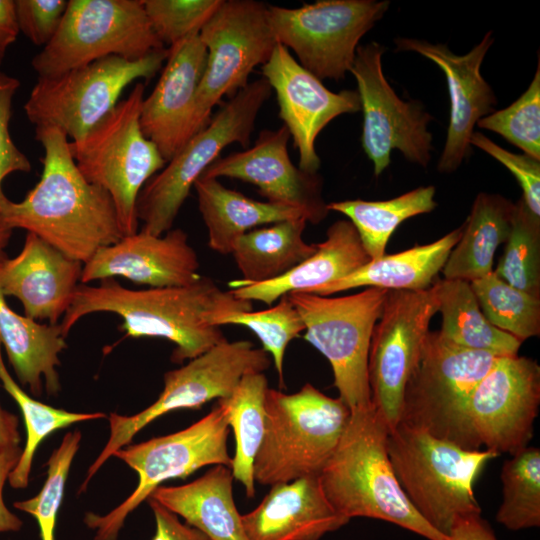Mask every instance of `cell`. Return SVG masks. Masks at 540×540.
<instances>
[{"label": "cell", "instance_id": "cell-41", "mask_svg": "<svg viewBox=\"0 0 540 540\" xmlns=\"http://www.w3.org/2000/svg\"><path fill=\"white\" fill-rule=\"evenodd\" d=\"M81 432H67L47 461V478L39 493L14 502V508L35 518L41 540H55L57 516L64 497L65 484L79 449Z\"/></svg>", "mask_w": 540, "mask_h": 540}, {"label": "cell", "instance_id": "cell-36", "mask_svg": "<svg viewBox=\"0 0 540 540\" xmlns=\"http://www.w3.org/2000/svg\"><path fill=\"white\" fill-rule=\"evenodd\" d=\"M0 382L21 410L26 441L15 467L8 475V483L14 489H24L29 483L34 455L40 443L55 431L75 423L106 418L102 412L77 413L58 409L32 398L10 375L2 357L0 343Z\"/></svg>", "mask_w": 540, "mask_h": 540}, {"label": "cell", "instance_id": "cell-8", "mask_svg": "<svg viewBox=\"0 0 540 540\" xmlns=\"http://www.w3.org/2000/svg\"><path fill=\"white\" fill-rule=\"evenodd\" d=\"M498 358L458 347L438 331H428L405 386L398 424L464 449L480 450L470 436L465 408L472 390Z\"/></svg>", "mask_w": 540, "mask_h": 540}, {"label": "cell", "instance_id": "cell-37", "mask_svg": "<svg viewBox=\"0 0 540 540\" xmlns=\"http://www.w3.org/2000/svg\"><path fill=\"white\" fill-rule=\"evenodd\" d=\"M502 502L496 521L512 531L540 526V449L525 447L501 471Z\"/></svg>", "mask_w": 540, "mask_h": 540}, {"label": "cell", "instance_id": "cell-47", "mask_svg": "<svg viewBox=\"0 0 540 540\" xmlns=\"http://www.w3.org/2000/svg\"><path fill=\"white\" fill-rule=\"evenodd\" d=\"M147 500L155 519V533L151 540H210L198 529L182 523L175 513L155 500Z\"/></svg>", "mask_w": 540, "mask_h": 540}, {"label": "cell", "instance_id": "cell-29", "mask_svg": "<svg viewBox=\"0 0 540 540\" xmlns=\"http://www.w3.org/2000/svg\"><path fill=\"white\" fill-rule=\"evenodd\" d=\"M462 232L463 224L432 243L371 259L348 276L306 293L329 296L358 287L426 290L435 282Z\"/></svg>", "mask_w": 540, "mask_h": 540}, {"label": "cell", "instance_id": "cell-42", "mask_svg": "<svg viewBox=\"0 0 540 540\" xmlns=\"http://www.w3.org/2000/svg\"><path fill=\"white\" fill-rule=\"evenodd\" d=\"M479 128L495 132L540 161V61L526 91L508 107L481 118Z\"/></svg>", "mask_w": 540, "mask_h": 540}, {"label": "cell", "instance_id": "cell-12", "mask_svg": "<svg viewBox=\"0 0 540 540\" xmlns=\"http://www.w3.org/2000/svg\"><path fill=\"white\" fill-rule=\"evenodd\" d=\"M163 49L143 0H69L55 35L31 65L42 78L108 56L137 60Z\"/></svg>", "mask_w": 540, "mask_h": 540}, {"label": "cell", "instance_id": "cell-20", "mask_svg": "<svg viewBox=\"0 0 540 540\" xmlns=\"http://www.w3.org/2000/svg\"><path fill=\"white\" fill-rule=\"evenodd\" d=\"M289 139L284 125L276 130L264 129L251 148L217 158L201 176L253 184L267 202L298 208L305 213L307 222L318 224L330 212L322 197V178L292 163Z\"/></svg>", "mask_w": 540, "mask_h": 540}, {"label": "cell", "instance_id": "cell-21", "mask_svg": "<svg viewBox=\"0 0 540 540\" xmlns=\"http://www.w3.org/2000/svg\"><path fill=\"white\" fill-rule=\"evenodd\" d=\"M493 41L489 31L468 53L457 55L441 43L406 37L394 40L397 51L416 52L434 62L445 75L450 116L446 142L437 164L440 173L454 172L470 156L474 126L495 111L497 97L480 72Z\"/></svg>", "mask_w": 540, "mask_h": 540}, {"label": "cell", "instance_id": "cell-9", "mask_svg": "<svg viewBox=\"0 0 540 540\" xmlns=\"http://www.w3.org/2000/svg\"><path fill=\"white\" fill-rule=\"evenodd\" d=\"M387 293L384 288L367 287L339 297L287 294L305 325L304 339L329 361L339 398L350 410L372 404L368 356Z\"/></svg>", "mask_w": 540, "mask_h": 540}, {"label": "cell", "instance_id": "cell-35", "mask_svg": "<svg viewBox=\"0 0 540 540\" xmlns=\"http://www.w3.org/2000/svg\"><path fill=\"white\" fill-rule=\"evenodd\" d=\"M434 196V186H421L389 200H346L331 202L327 208L348 218L369 257L377 259L385 255L387 243L401 223L436 208Z\"/></svg>", "mask_w": 540, "mask_h": 540}, {"label": "cell", "instance_id": "cell-2", "mask_svg": "<svg viewBox=\"0 0 540 540\" xmlns=\"http://www.w3.org/2000/svg\"><path fill=\"white\" fill-rule=\"evenodd\" d=\"M252 310V302L224 291L209 277L177 287L133 290L114 278L98 285L80 283L59 323L64 337L84 316L109 312L122 320L126 336L159 337L175 344L171 361L177 364L205 353L225 340L220 327L209 321L213 312Z\"/></svg>", "mask_w": 540, "mask_h": 540}, {"label": "cell", "instance_id": "cell-18", "mask_svg": "<svg viewBox=\"0 0 540 540\" xmlns=\"http://www.w3.org/2000/svg\"><path fill=\"white\" fill-rule=\"evenodd\" d=\"M539 405L537 361L519 355L499 357L466 404V423L476 448L514 455L527 447Z\"/></svg>", "mask_w": 540, "mask_h": 540}, {"label": "cell", "instance_id": "cell-24", "mask_svg": "<svg viewBox=\"0 0 540 540\" xmlns=\"http://www.w3.org/2000/svg\"><path fill=\"white\" fill-rule=\"evenodd\" d=\"M83 263L27 232L20 253L0 262V291L23 305L26 317L58 324L79 285Z\"/></svg>", "mask_w": 540, "mask_h": 540}, {"label": "cell", "instance_id": "cell-38", "mask_svg": "<svg viewBox=\"0 0 540 540\" xmlns=\"http://www.w3.org/2000/svg\"><path fill=\"white\" fill-rule=\"evenodd\" d=\"M481 311L496 328L520 341L540 334V299L502 280L494 271L470 282Z\"/></svg>", "mask_w": 540, "mask_h": 540}, {"label": "cell", "instance_id": "cell-40", "mask_svg": "<svg viewBox=\"0 0 540 540\" xmlns=\"http://www.w3.org/2000/svg\"><path fill=\"white\" fill-rule=\"evenodd\" d=\"M493 271L509 285L540 299V217L522 197L515 203L504 252Z\"/></svg>", "mask_w": 540, "mask_h": 540}, {"label": "cell", "instance_id": "cell-5", "mask_svg": "<svg viewBox=\"0 0 540 540\" xmlns=\"http://www.w3.org/2000/svg\"><path fill=\"white\" fill-rule=\"evenodd\" d=\"M350 417L340 398L310 383L293 394L269 388L265 429L254 460V480L262 485L319 476L335 451Z\"/></svg>", "mask_w": 540, "mask_h": 540}, {"label": "cell", "instance_id": "cell-13", "mask_svg": "<svg viewBox=\"0 0 540 540\" xmlns=\"http://www.w3.org/2000/svg\"><path fill=\"white\" fill-rule=\"evenodd\" d=\"M166 57L167 48L137 60L108 56L38 78L24 104L26 117L35 128L55 127L78 140L117 105L127 86L153 78Z\"/></svg>", "mask_w": 540, "mask_h": 540}, {"label": "cell", "instance_id": "cell-44", "mask_svg": "<svg viewBox=\"0 0 540 540\" xmlns=\"http://www.w3.org/2000/svg\"><path fill=\"white\" fill-rule=\"evenodd\" d=\"M470 145L489 154L514 175L526 206L540 217V161L526 154L510 152L480 132H473Z\"/></svg>", "mask_w": 540, "mask_h": 540}, {"label": "cell", "instance_id": "cell-45", "mask_svg": "<svg viewBox=\"0 0 540 540\" xmlns=\"http://www.w3.org/2000/svg\"><path fill=\"white\" fill-rule=\"evenodd\" d=\"M67 5L66 0H16L19 31L34 45L46 46L55 35Z\"/></svg>", "mask_w": 540, "mask_h": 540}, {"label": "cell", "instance_id": "cell-16", "mask_svg": "<svg viewBox=\"0 0 540 540\" xmlns=\"http://www.w3.org/2000/svg\"><path fill=\"white\" fill-rule=\"evenodd\" d=\"M384 52L385 47L377 42L359 45L349 71L356 79L363 112L361 144L375 176L389 166L393 150L424 168L432 150L427 127L433 117L421 102L398 97L383 73Z\"/></svg>", "mask_w": 540, "mask_h": 540}, {"label": "cell", "instance_id": "cell-53", "mask_svg": "<svg viewBox=\"0 0 540 540\" xmlns=\"http://www.w3.org/2000/svg\"><path fill=\"white\" fill-rule=\"evenodd\" d=\"M6 49L2 48L0 46V65L2 64L4 57H5Z\"/></svg>", "mask_w": 540, "mask_h": 540}, {"label": "cell", "instance_id": "cell-6", "mask_svg": "<svg viewBox=\"0 0 540 540\" xmlns=\"http://www.w3.org/2000/svg\"><path fill=\"white\" fill-rule=\"evenodd\" d=\"M144 92L145 85L137 82L128 96L82 138L69 141L83 177L110 195L124 236L137 232L138 196L167 163L140 127Z\"/></svg>", "mask_w": 540, "mask_h": 540}, {"label": "cell", "instance_id": "cell-46", "mask_svg": "<svg viewBox=\"0 0 540 540\" xmlns=\"http://www.w3.org/2000/svg\"><path fill=\"white\" fill-rule=\"evenodd\" d=\"M19 86L17 78L0 71V203L6 198L2 191L3 180L15 172L31 171L30 160L15 145L9 131L13 98Z\"/></svg>", "mask_w": 540, "mask_h": 540}, {"label": "cell", "instance_id": "cell-39", "mask_svg": "<svg viewBox=\"0 0 540 540\" xmlns=\"http://www.w3.org/2000/svg\"><path fill=\"white\" fill-rule=\"evenodd\" d=\"M276 305L260 311L227 310L213 312L209 321L214 326L241 325L249 328L260 339L263 350L271 355L281 388H285L283 367L289 343L305 331L303 320L287 295Z\"/></svg>", "mask_w": 540, "mask_h": 540}, {"label": "cell", "instance_id": "cell-25", "mask_svg": "<svg viewBox=\"0 0 540 540\" xmlns=\"http://www.w3.org/2000/svg\"><path fill=\"white\" fill-rule=\"evenodd\" d=\"M270 487L260 504L242 515L248 540H319L350 521L329 502L319 476Z\"/></svg>", "mask_w": 540, "mask_h": 540}, {"label": "cell", "instance_id": "cell-10", "mask_svg": "<svg viewBox=\"0 0 540 540\" xmlns=\"http://www.w3.org/2000/svg\"><path fill=\"white\" fill-rule=\"evenodd\" d=\"M228 435L226 411L216 402L207 415L185 429L116 451L113 456L137 473L138 483L132 493L107 514H85L83 521L95 531L94 540H117L128 515L163 482L185 479L208 465L231 469Z\"/></svg>", "mask_w": 540, "mask_h": 540}, {"label": "cell", "instance_id": "cell-1", "mask_svg": "<svg viewBox=\"0 0 540 540\" xmlns=\"http://www.w3.org/2000/svg\"><path fill=\"white\" fill-rule=\"evenodd\" d=\"M35 134L44 150L40 180L22 201L0 203V226L33 233L84 264L124 237L113 201L83 177L61 130L36 127Z\"/></svg>", "mask_w": 540, "mask_h": 540}, {"label": "cell", "instance_id": "cell-30", "mask_svg": "<svg viewBox=\"0 0 540 540\" xmlns=\"http://www.w3.org/2000/svg\"><path fill=\"white\" fill-rule=\"evenodd\" d=\"M193 188L208 230L209 247L222 255L231 254L235 242L258 226L297 218L307 221L298 208L251 199L218 179L200 176Z\"/></svg>", "mask_w": 540, "mask_h": 540}, {"label": "cell", "instance_id": "cell-19", "mask_svg": "<svg viewBox=\"0 0 540 540\" xmlns=\"http://www.w3.org/2000/svg\"><path fill=\"white\" fill-rule=\"evenodd\" d=\"M261 73L276 94L279 117L299 153L298 167L318 173L321 160L315 149L316 138L333 119L361 110L358 92L327 89L280 43L261 66Z\"/></svg>", "mask_w": 540, "mask_h": 540}, {"label": "cell", "instance_id": "cell-33", "mask_svg": "<svg viewBox=\"0 0 540 540\" xmlns=\"http://www.w3.org/2000/svg\"><path fill=\"white\" fill-rule=\"evenodd\" d=\"M442 326L438 331L447 342L461 348L491 353L498 357L517 356L522 341L496 328L484 316L470 282L435 281Z\"/></svg>", "mask_w": 540, "mask_h": 540}, {"label": "cell", "instance_id": "cell-23", "mask_svg": "<svg viewBox=\"0 0 540 540\" xmlns=\"http://www.w3.org/2000/svg\"><path fill=\"white\" fill-rule=\"evenodd\" d=\"M200 262L180 228L155 236L142 231L99 249L83 264L80 283L122 277L151 288L196 282Z\"/></svg>", "mask_w": 540, "mask_h": 540}, {"label": "cell", "instance_id": "cell-15", "mask_svg": "<svg viewBox=\"0 0 540 540\" xmlns=\"http://www.w3.org/2000/svg\"><path fill=\"white\" fill-rule=\"evenodd\" d=\"M199 35L207 51L196 99L200 132L209 124L213 107L247 86L249 75L268 61L277 41L268 5L256 0H222Z\"/></svg>", "mask_w": 540, "mask_h": 540}, {"label": "cell", "instance_id": "cell-52", "mask_svg": "<svg viewBox=\"0 0 540 540\" xmlns=\"http://www.w3.org/2000/svg\"><path fill=\"white\" fill-rule=\"evenodd\" d=\"M12 230L6 227L0 226V262L7 258L5 248L11 238Z\"/></svg>", "mask_w": 540, "mask_h": 540}, {"label": "cell", "instance_id": "cell-3", "mask_svg": "<svg viewBox=\"0 0 540 540\" xmlns=\"http://www.w3.org/2000/svg\"><path fill=\"white\" fill-rule=\"evenodd\" d=\"M388 432L372 404L350 410L339 443L319 474L325 496L349 520L378 519L428 540H449L420 516L401 489L387 452Z\"/></svg>", "mask_w": 540, "mask_h": 540}, {"label": "cell", "instance_id": "cell-26", "mask_svg": "<svg viewBox=\"0 0 540 540\" xmlns=\"http://www.w3.org/2000/svg\"><path fill=\"white\" fill-rule=\"evenodd\" d=\"M316 251L286 274L267 282L236 285L232 293L239 299L259 301L268 306L291 292H309L353 273L371 258L354 225L346 219L334 222Z\"/></svg>", "mask_w": 540, "mask_h": 540}, {"label": "cell", "instance_id": "cell-27", "mask_svg": "<svg viewBox=\"0 0 540 540\" xmlns=\"http://www.w3.org/2000/svg\"><path fill=\"white\" fill-rule=\"evenodd\" d=\"M233 474L216 465L180 486H159L149 496L210 540H248L233 497Z\"/></svg>", "mask_w": 540, "mask_h": 540}, {"label": "cell", "instance_id": "cell-4", "mask_svg": "<svg viewBox=\"0 0 540 540\" xmlns=\"http://www.w3.org/2000/svg\"><path fill=\"white\" fill-rule=\"evenodd\" d=\"M387 452L397 481L420 516L448 537L461 517L481 514L474 483L499 455L468 450L424 431L398 424L387 435Z\"/></svg>", "mask_w": 540, "mask_h": 540}, {"label": "cell", "instance_id": "cell-34", "mask_svg": "<svg viewBox=\"0 0 540 540\" xmlns=\"http://www.w3.org/2000/svg\"><path fill=\"white\" fill-rule=\"evenodd\" d=\"M267 389L265 374L252 371L242 377L228 397L217 399L226 411L235 439L231 471L249 498L256 494L253 465L264 435Z\"/></svg>", "mask_w": 540, "mask_h": 540}, {"label": "cell", "instance_id": "cell-17", "mask_svg": "<svg viewBox=\"0 0 540 540\" xmlns=\"http://www.w3.org/2000/svg\"><path fill=\"white\" fill-rule=\"evenodd\" d=\"M435 282L422 291L388 290L368 356L371 402L389 431L400 420L407 381L438 312Z\"/></svg>", "mask_w": 540, "mask_h": 540}, {"label": "cell", "instance_id": "cell-49", "mask_svg": "<svg viewBox=\"0 0 540 540\" xmlns=\"http://www.w3.org/2000/svg\"><path fill=\"white\" fill-rule=\"evenodd\" d=\"M449 540H498L490 524L481 517L473 514L459 518L452 526Z\"/></svg>", "mask_w": 540, "mask_h": 540}, {"label": "cell", "instance_id": "cell-7", "mask_svg": "<svg viewBox=\"0 0 540 540\" xmlns=\"http://www.w3.org/2000/svg\"><path fill=\"white\" fill-rule=\"evenodd\" d=\"M263 77L247 84L142 188L136 204L141 231L160 236L173 223L196 180L230 144L248 148L257 115L271 96Z\"/></svg>", "mask_w": 540, "mask_h": 540}, {"label": "cell", "instance_id": "cell-22", "mask_svg": "<svg viewBox=\"0 0 540 540\" xmlns=\"http://www.w3.org/2000/svg\"><path fill=\"white\" fill-rule=\"evenodd\" d=\"M160 78L140 110V127L168 162L195 134L196 99L207 51L199 32L167 48Z\"/></svg>", "mask_w": 540, "mask_h": 540}, {"label": "cell", "instance_id": "cell-28", "mask_svg": "<svg viewBox=\"0 0 540 540\" xmlns=\"http://www.w3.org/2000/svg\"><path fill=\"white\" fill-rule=\"evenodd\" d=\"M0 343L23 386L40 396L42 383L49 395L61 390L57 367L67 348L60 324H40L14 312L0 291Z\"/></svg>", "mask_w": 540, "mask_h": 540}, {"label": "cell", "instance_id": "cell-51", "mask_svg": "<svg viewBox=\"0 0 540 540\" xmlns=\"http://www.w3.org/2000/svg\"><path fill=\"white\" fill-rule=\"evenodd\" d=\"M19 420L17 416L0 406V453L20 447Z\"/></svg>", "mask_w": 540, "mask_h": 540}, {"label": "cell", "instance_id": "cell-14", "mask_svg": "<svg viewBox=\"0 0 540 540\" xmlns=\"http://www.w3.org/2000/svg\"><path fill=\"white\" fill-rule=\"evenodd\" d=\"M387 0H318L299 8L268 5L277 41L318 79L340 80L350 71L360 39L387 12Z\"/></svg>", "mask_w": 540, "mask_h": 540}, {"label": "cell", "instance_id": "cell-31", "mask_svg": "<svg viewBox=\"0 0 540 540\" xmlns=\"http://www.w3.org/2000/svg\"><path fill=\"white\" fill-rule=\"evenodd\" d=\"M514 206L499 194L476 196L462 235L441 270L444 279L471 282L493 271L496 250L511 230Z\"/></svg>", "mask_w": 540, "mask_h": 540}, {"label": "cell", "instance_id": "cell-48", "mask_svg": "<svg viewBox=\"0 0 540 540\" xmlns=\"http://www.w3.org/2000/svg\"><path fill=\"white\" fill-rule=\"evenodd\" d=\"M20 453V447L9 448L0 453V534L19 531L23 526L21 519L6 506L3 498L8 475L15 467Z\"/></svg>", "mask_w": 540, "mask_h": 540}, {"label": "cell", "instance_id": "cell-32", "mask_svg": "<svg viewBox=\"0 0 540 540\" xmlns=\"http://www.w3.org/2000/svg\"><path fill=\"white\" fill-rule=\"evenodd\" d=\"M306 224L304 218L290 219L242 235L231 253L242 279L230 285L274 280L310 257L317 245L304 241Z\"/></svg>", "mask_w": 540, "mask_h": 540}, {"label": "cell", "instance_id": "cell-50", "mask_svg": "<svg viewBox=\"0 0 540 540\" xmlns=\"http://www.w3.org/2000/svg\"><path fill=\"white\" fill-rule=\"evenodd\" d=\"M19 32L15 1L0 0V46L7 50Z\"/></svg>", "mask_w": 540, "mask_h": 540}, {"label": "cell", "instance_id": "cell-43", "mask_svg": "<svg viewBox=\"0 0 540 540\" xmlns=\"http://www.w3.org/2000/svg\"><path fill=\"white\" fill-rule=\"evenodd\" d=\"M222 0H143L151 27L168 47L200 32Z\"/></svg>", "mask_w": 540, "mask_h": 540}, {"label": "cell", "instance_id": "cell-11", "mask_svg": "<svg viewBox=\"0 0 540 540\" xmlns=\"http://www.w3.org/2000/svg\"><path fill=\"white\" fill-rule=\"evenodd\" d=\"M269 355L248 340L216 344L205 353L164 374V387L157 400L134 415L110 413V434L80 486L85 492L91 479L116 451L129 445L143 428L155 419L179 409H199L213 399L228 397L242 377L252 371L263 372L270 366Z\"/></svg>", "mask_w": 540, "mask_h": 540}]
</instances>
